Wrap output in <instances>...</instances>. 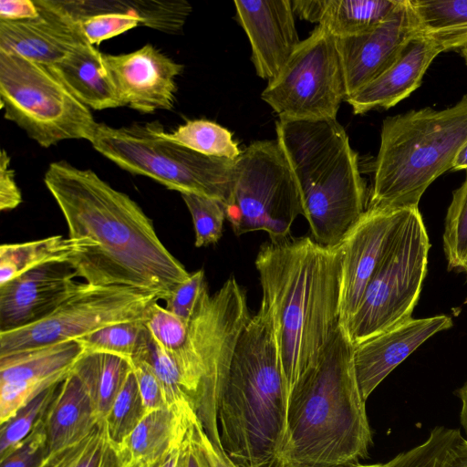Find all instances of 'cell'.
Here are the masks:
<instances>
[{"label":"cell","mask_w":467,"mask_h":467,"mask_svg":"<svg viewBox=\"0 0 467 467\" xmlns=\"http://www.w3.org/2000/svg\"><path fill=\"white\" fill-rule=\"evenodd\" d=\"M44 182L62 213L68 237L78 243L67 264L78 278L92 285L152 292L164 301L190 275L141 207L93 171L54 161Z\"/></svg>","instance_id":"cell-1"},{"label":"cell","mask_w":467,"mask_h":467,"mask_svg":"<svg viewBox=\"0 0 467 467\" xmlns=\"http://www.w3.org/2000/svg\"><path fill=\"white\" fill-rule=\"evenodd\" d=\"M255 267L288 403L340 324V254L337 247L321 246L310 237L287 238L263 244Z\"/></svg>","instance_id":"cell-2"},{"label":"cell","mask_w":467,"mask_h":467,"mask_svg":"<svg viewBox=\"0 0 467 467\" xmlns=\"http://www.w3.org/2000/svg\"><path fill=\"white\" fill-rule=\"evenodd\" d=\"M353 353L348 332L339 324L317 364L290 394L276 465L336 466L368 457L372 432Z\"/></svg>","instance_id":"cell-3"},{"label":"cell","mask_w":467,"mask_h":467,"mask_svg":"<svg viewBox=\"0 0 467 467\" xmlns=\"http://www.w3.org/2000/svg\"><path fill=\"white\" fill-rule=\"evenodd\" d=\"M287 401L273 324L260 306L236 343L218 405L220 441L239 467H275Z\"/></svg>","instance_id":"cell-4"},{"label":"cell","mask_w":467,"mask_h":467,"mask_svg":"<svg viewBox=\"0 0 467 467\" xmlns=\"http://www.w3.org/2000/svg\"><path fill=\"white\" fill-rule=\"evenodd\" d=\"M313 240L337 248L367 209L357 152L337 120L275 123Z\"/></svg>","instance_id":"cell-5"},{"label":"cell","mask_w":467,"mask_h":467,"mask_svg":"<svg viewBox=\"0 0 467 467\" xmlns=\"http://www.w3.org/2000/svg\"><path fill=\"white\" fill-rule=\"evenodd\" d=\"M466 143L467 94L441 109L426 107L386 118L367 207L418 208Z\"/></svg>","instance_id":"cell-6"},{"label":"cell","mask_w":467,"mask_h":467,"mask_svg":"<svg viewBox=\"0 0 467 467\" xmlns=\"http://www.w3.org/2000/svg\"><path fill=\"white\" fill-rule=\"evenodd\" d=\"M245 291L234 275L213 295L207 289L188 324L182 346L168 352L181 389L208 437L221 443L218 405L238 338L250 319Z\"/></svg>","instance_id":"cell-7"},{"label":"cell","mask_w":467,"mask_h":467,"mask_svg":"<svg viewBox=\"0 0 467 467\" xmlns=\"http://www.w3.org/2000/svg\"><path fill=\"white\" fill-rule=\"evenodd\" d=\"M159 121L113 128L98 123L93 148L121 169L150 177L180 193L203 195L229 203L234 161L210 157L165 135Z\"/></svg>","instance_id":"cell-8"},{"label":"cell","mask_w":467,"mask_h":467,"mask_svg":"<svg viewBox=\"0 0 467 467\" xmlns=\"http://www.w3.org/2000/svg\"><path fill=\"white\" fill-rule=\"evenodd\" d=\"M0 101L5 119L41 147L66 140L91 142L98 122L48 67L0 50Z\"/></svg>","instance_id":"cell-9"},{"label":"cell","mask_w":467,"mask_h":467,"mask_svg":"<svg viewBox=\"0 0 467 467\" xmlns=\"http://www.w3.org/2000/svg\"><path fill=\"white\" fill-rule=\"evenodd\" d=\"M225 213L237 236L264 231L274 243L288 238L304 210L296 178L276 139L254 141L235 160Z\"/></svg>","instance_id":"cell-10"},{"label":"cell","mask_w":467,"mask_h":467,"mask_svg":"<svg viewBox=\"0 0 467 467\" xmlns=\"http://www.w3.org/2000/svg\"><path fill=\"white\" fill-rule=\"evenodd\" d=\"M430 248L419 208L410 209L346 328L354 346L412 317L426 276Z\"/></svg>","instance_id":"cell-11"},{"label":"cell","mask_w":467,"mask_h":467,"mask_svg":"<svg viewBox=\"0 0 467 467\" xmlns=\"http://www.w3.org/2000/svg\"><path fill=\"white\" fill-rule=\"evenodd\" d=\"M261 99L285 121L337 119L346 99L337 38L317 25L300 41L285 67L268 82Z\"/></svg>","instance_id":"cell-12"},{"label":"cell","mask_w":467,"mask_h":467,"mask_svg":"<svg viewBox=\"0 0 467 467\" xmlns=\"http://www.w3.org/2000/svg\"><path fill=\"white\" fill-rule=\"evenodd\" d=\"M160 300L152 292L83 282L77 292L44 318L0 332V358L77 340L111 325L142 320L149 306Z\"/></svg>","instance_id":"cell-13"},{"label":"cell","mask_w":467,"mask_h":467,"mask_svg":"<svg viewBox=\"0 0 467 467\" xmlns=\"http://www.w3.org/2000/svg\"><path fill=\"white\" fill-rule=\"evenodd\" d=\"M410 209L367 207L337 246L340 254L339 322L346 328Z\"/></svg>","instance_id":"cell-14"},{"label":"cell","mask_w":467,"mask_h":467,"mask_svg":"<svg viewBox=\"0 0 467 467\" xmlns=\"http://www.w3.org/2000/svg\"><path fill=\"white\" fill-rule=\"evenodd\" d=\"M423 33L410 0H400L389 16L370 30L337 38L346 99L389 69L408 44Z\"/></svg>","instance_id":"cell-15"},{"label":"cell","mask_w":467,"mask_h":467,"mask_svg":"<svg viewBox=\"0 0 467 467\" xmlns=\"http://www.w3.org/2000/svg\"><path fill=\"white\" fill-rule=\"evenodd\" d=\"M467 45V28L423 33L414 37L383 74L345 99L355 114L388 109L408 98L441 52Z\"/></svg>","instance_id":"cell-16"},{"label":"cell","mask_w":467,"mask_h":467,"mask_svg":"<svg viewBox=\"0 0 467 467\" xmlns=\"http://www.w3.org/2000/svg\"><path fill=\"white\" fill-rule=\"evenodd\" d=\"M85 353L71 340L0 358V424L39 393L60 384Z\"/></svg>","instance_id":"cell-17"},{"label":"cell","mask_w":467,"mask_h":467,"mask_svg":"<svg viewBox=\"0 0 467 467\" xmlns=\"http://www.w3.org/2000/svg\"><path fill=\"white\" fill-rule=\"evenodd\" d=\"M103 57L123 106L141 113L173 108L175 79L183 65L151 44L130 53Z\"/></svg>","instance_id":"cell-18"},{"label":"cell","mask_w":467,"mask_h":467,"mask_svg":"<svg viewBox=\"0 0 467 467\" xmlns=\"http://www.w3.org/2000/svg\"><path fill=\"white\" fill-rule=\"evenodd\" d=\"M36 1L40 12L37 17L0 19V50L50 67L88 41L64 1Z\"/></svg>","instance_id":"cell-19"},{"label":"cell","mask_w":467,"mask_h":467,"mask_svg":"<svg viewBox=\"0 0 467 467\" xmlns=\"http://www.w3.org/2000/svg\"><path fill=\"white\" fill-rule=\"evenodd\" d=\"M234 5L235 19L250 42L256 75L271 82L300 43L291 0H237Z\"/></svg>","instance_id":"cell-20"},{"label":"cell","mask_w":467,"mask_h":467,"mask_svg":"<svg viewBox=\"0 0 467 467\" xmlns=\"http://www.w3.org/2000/svg\"><path fill=\"white\" fill-rule=\"evenodd\" d=\"M67 264H47L0 285V332L24 327L53 312L77 292V281Z\"/></svg>","instance_id":"cell-21"},{"label":"cell","mask_w":467,"mask_h":467,"mask_svg":"<svg viewBox=\"0 0 467 467\" xmlns=\"http://www.w3.org/2000/svg\"><path fill=\"white\" fill-rule=\"evenodd\" d=\"M449 316L410 318L354 346V367L365 400L383 379L427 339L452 327Z\"/></svg>","instance_id":"cell-22"},{"label":"cell","mask_w":467,"mask_h":467,"mask_svg":"<svg viewBox=\"0 0 467 467\" xmlns=\"http://www.w3.org/2000/svg\"><path fill=\"white\" fill-rule=\"evenodd\" d=\"M95 377L96 355L85 353L60 383L44 416L49 454L81 441L99 421Z\"/></svg>","instance_id":"cell-23"},{"label":"cell","mask_w":467,"mask_h":467,"mask_svg":"<svg viewBox=\"0 0 467 467\" xmlns=\"http://www.w3.org/2000/svg\"><path fill=\"white\" fill-rule=\"evenodd\" d=\"M48 67L88 108L102 110L123 106L103 54L95 46L80 45Z\"/></svg>","instance_id":"cell-24"},{"label":"cell","mask_w":467,"mask_h":467,"mask_svg":"<svg viewBox=\"0 0 467 467\" xmlns=\"http://www.w3.org/2000/svg\"><path fill=\"white\" fill-rule=\"evenodd\" d=\"M193 412L196 410L189 401L148 412L119 447L130 466L145 467L161 457Z\"/></svg>","instance_id":"cell-25"},{"label":"cell","mask_w":467,"mask_h":467,"mask_svg":"<svg viewBox=\"0 0 467 467\" xmlns=\"http://www.w3.org/2000/svg\"><path fill=\"white\" fill-rule=\"evenodd\" d=\"M78 250L75 239L54 235L0 246V285L47 264H68Z\"/></svg>","instance_id":"cell-26"},{"label":"cell","mask_w":467,"mask_h":467,"mask_svg":"<svg viewBox=\"0 0 467 467\" xmlns=\"http://www.w3.org/2000/svg\"><path fill=\"white\" fill-rule=\"evenodd\" d=\"M400 0H324L319 26L336 38L363 34L385 20Z\"/></svg>","instance_id":"cell-27"},{"label":"cell","mask_w":467,"mask_h":467,"mask_svg":"<svg viewBox=\"0 0 467 467\" xmlns=\"http://www.w3.org/2000/svg\"><path fill=\"white\" fill-rule=\"evenodd\" d=\"M38 467H130L121 450L108 438L105 420L84 439L50 453Z\"/></svg>","instance_id":"cell-28"},{"label":"cell","mask_w":467,"mask_h":467,"mask_svg":"<svg viewBox=\"0 0 467 467\" xmlns=\"http://www.w3.org/2000/svg\"><path fill=\"white\" fill-rule=\"evenodd\" d=\"M150 338L142 320H138L111 325L75 341L86 353L109 354L130 363L146 348Z\"/></svg>","instance_id":"cell-29"},{"label":"cell","mask_w":467,"mask_h":467,"mask_svg":"<svg viewBox=\"0 0 467 467\" xmlns=\"http://www.w3.org/2000/svg\"><path fill=\"white\" fill-rule=\"evenodd\" d=\"M166 137L201 154L236 160L242 150L226 128L207 119L188 120Z\"/></svg>","instance_id":"cell-30"},{"label":"cell","mask_w":467,"mask_h":467,"mask_svg":"<svg viewBox=\"0 0 467 467\" xmlns=\"http://www.w3.org/2000/svg\"><path fill=\"white\" fill-rule=\"evenodd\" d=\"M147 413L131 368L122 389L105 419L110 442L120 447Z\"/></svg>","instance_id":"cell-31"},{"label":"cell","mask_w":467,"mask_h":467,"mask_svg":"<svg viewBox=\"0 0 467 467\" xmlns=\"http://www.w3.org/2000/svg\"><path fill=\"white\" fill-rule=\"evenodd\" d=\"M442 241L448 269L467 273V177L452 193Z\"/></svg>","instance_id":"cell-32"},{"label":"cell","mask_w":467,"mask_h":467,"mask_svg":"<svg viewBox=\"0 0 467 467\" xmlns=\"http://www.w3.org/2000/svg\"><path fill=\"white\" fill-rule=\"evenodd\" d=\"M59 385L52 386L42 391L18 410L9 420L1 423L0 459L25 440L44 417Z\"/></svg>","instance_id":"cell-33"},{"label":"cell","mask_w":467,"mask_h":467,"mask_svg":"<svg viewBox=\"0 0 467 467\" xmlns=\"http://www.w3.org/2000/svg\"><path fill=\"white\" fill-rule=\"evenodd\" d=\"M192 219L196 247L216 244L223 235L225 207L218 200L195 193H181Z\"/></svg>","instance_id":"cell-34"},{"label":"cell","mask_w":467,"mask_h":467,"mask_svg":"<svg viewBox=\"0 0 467 467\" xmlns=\"http://www.w3.org/2000/svg\"><path fill=\"white\" fill-rule=\"evenodd\" d=\"M96 355V408L99 420L106 419L114 400L122 389L131 371L130 363L119 357Z\"/></svg>","instance_id":"cell-35"},{"label":"cell","mask_w":467,"mask_h":467,"mask_svg":"<svg viewBox=\"0 0 467 467\" xmlns=\"http://www.w3.org/2000/svg\"><path fill=\"white\" fill-rule=\"evenodd\" d=\"M425 33L467 28V0H410Z\"/></svg>","instance_id":"cell-36"},{"label":"cell","mask_w":467,"mask_h":467,"mask_svg":"<svg viewBox=\"0 0 467 467\" xmlns=\"http://www.w3.org/2000/svg\"><path fill=\"white\" fill-rule=\"evenodd\" d=\"M132 5L142 26L167 33L181 30L192 11L190 3L185 0H137L132 1Z\"/></svg>","instance_id":"cell-37"},{"label":"cell","mask_w":467,"mask_h":467,"mask_svg":"<svg viewBox=\"0 0 467 467\" xmlns=\"http://www.w3.org/2000/svg\"><path fill=\"white\" fill-rule=\"evenodd\" d=\"M456 429L434 427L420 444L399 453L384 467H439Z\"/></svg>","instance_id":"cell-38"},{"label":"cell","mask_w":467,"mask_h":467,"mask_svg":"<svg viewBox=\"0 0 467 467\" xmlns=\"http://www.w3.org/2000/svg\"><path fill=\"white\" fill-rule=\"evenodd\" d=\"M153 302L146 309L142 322L152 338L171 353L184 343L188 324L183 319Z\"/></svg>","instance_id":"cell-39"},{"label":"cell","mask_w":467,"mask_h":467,"mask_svg":"<svg viewBox=\"0 0 467 467\" xmlns=\"http://www.w3.org/2000/svg\"><path fill=\"white\" fill-rule=\"evenodd\" d=\"M207 289L204 270L201 268L173 287L164 299V307L189 323Z\"/></svg>","instance_id":"cell-40"},{"label":"cell","mask_w":467,"mask_h":467,"mask_svg":"<svg viewBox=\"0 0 467 467\" xmlns=\"http://www.w3.org/2000/svg\"><path fill=\"white\" fill-rule=\"evenodd\" d=\"M48 455L43 417L25 440L0 459V467H38Z\"/></svg>","instance_id":"cell-41"},{"label":"cell","mask_w":467,"mask_h":467,"mask_svg":"<svg viewBox=\"0 0 467 467\" xmlns=\"http://www.w3.org/2000/svg\"><path fill=\"white\" fill-rule=\"evenodd\" d=\"M130 366L147 412L169 407L161 382L150 362L138 357L130 361Z\"/></svg>","instance_id":"cell-42"},{"label":"cell","mask_w":467,"mask_h":467,"mask_svg":"<svg viewBox=\"0 0 467 467\" xmlns=\"http://www.w3.org/2000/svg\"><path fill=\"white\" fill-rule=\"evenodd\" d=\"M22 202V194L16 184L10 157L5 149L0 155V210L10 211Z\"/></svg>","instance_id":"cell-43"},{"label":"cell","mask_w":467,"mask_h":467,"mask_svg":"<svg viewBox=\"0 0 467 467\" xmlns=\"http://www.w3.org/2000/svg\"><path fill=\"white\" fill-rule=\"evenodd\" d=\"M193 429L205 467H239L226 454L222 444L214 442L208 437L198 416L194 420Z\"/></svg>","instance_id":"cell-44"},{"label":"cell","mask_w":467,"mask_h":467,"mask_svg":"<svg viewBox=\"0 0 467 467\" xmlns=\"http://www.w3.org/2000/svg\"><path fill=\"white\" fill-rule=\"evenodd\" d=\"M197 415L193 412L188 424L175 439L170 449L159 459L145 467H186L187 447L192 422Z\"/></svg>","instance_id":"cell-45"},{"label":"cell","mask_w":467,"mask_h":467,"mask_svg":"<svg viewBox=\"0 0 467 467\" xmlns=\"http://www.w3.org/2000/svg\"><path fill=\"white\" fill-rule=\"evenodd\" d=\"M39 7L36 0H1V20L33 19L39 16Z\"/></svg>","instance_id":"cell-46"},{"label":"cell","mask_w":467,"mask_h":467,"mask_svg":"<svg viewBox=\"0 0 467 467\" xmlns=\"http://www.w3.org/2000/svg\"><path fill=\"white\" fill-rule=\"evenodd\" d=\"M439 467H467V439L456 429Z\"/></svg>","instance_id":"cell-47"},{"label":"cell","mask_w":467,"mask_h":467,"mask_svg":"<svg viewBox=\"0 0 467 467\" xmlns=\"http://www.w3.org/2000/svg\"><path fill=\"white\" fill-rule=\"evenodd\" d=\"M291 5L294 14L300 19L319 24L324 0H291Z\"/></svg>","instance_id":"cell-48"},{"label":"cell","mask_w":467,"mask_h":467,"mask_svg":"<svg viewBox=\"0 0 467 467\" xmlns=\"http://www.w3.org/2000/svg\"><path fill=\"white\" fill-rule=\"evenodd\" d=\"M197 416L198 415L194 417L190 429L187 447L186 467H205L203 457L200 446L197 442L193 429V422Z\"/></svg>","instance_id":"cell-49"},{"label":"cell","mask_w":467,"mask_h":467,"mask_svg":"<svg viewBox=\"0 0 467 467\" xmlns=\"http://www.w3.org/2000/svg\"><path fill=\"white\" fill-rule=\"evenodd\" d=\"M456 395L462 402L460 421L467 439V381L456 390Z\"/></svg>","instance_id":"cell-50"},{"label":"cell","mask_w":467,"mask_h":467,"mask_svg":"<svg viewBox=\"0 0 467 467\" xmlns=\"http://www.w3.org/2000/svg\"><path fill=\"white\" fill-rule=\"evenodd\" d=\"M453 171L467 170V143L457 154L454 163L452 165Z\"/></svg>","instance_id":"cell-51"},{"label":"cell","mask_w":467,"mask_h":467,"mask_svg":"<svg viewBox=\"0 0 467 467\" xmlns=\"http://www.w3.org/2000/svg\"><path fill=\"white\" fill-rule=\"evenodd\" d=\"M275 467H384V463L363 464V463L358 462V463L336 465V466H307V465L278 464Z\"/></svg>","instance_id":"cell-52"},{"label":"cell","mask_w":467,"mask_h":467,"mask_svg":"<svg viewBox=\"0 0 467 467\" xmlns=\"http://www.w3.org/2000/svg\"><path fill=\"white\" fill-rule=\"evenodd\" d=\"M460 50H461V54H462L463 59L467 65V45L464 46L463 47H462Z\"/></svg>","instance_id":"cell-53"},{"label":"cell","mask_w":467,"mask_h":467,"mask_svg":"<svg viewBox=\"0 0 467 467\" xmlns=\"http://www.w3.org/2000/svg\"><path fill=\"white\" fill-rule=\"evenodd\" d=\"M464 303H465V304H467V297H466V299L464 300Z\"/></svg>","instance_id":"cell-54"},{"label":"cell","mask_w":467,"mask_h":467,"mask_svg":"<svg viewBox=\"0 0 467 467\" xmlns=\"http://www.w3.org/2000/svg\"><path fill=\"white\" fill-rule=\"evenodd\" d=\"M467 274V273H466Z\"/></svg>","instance_id":"cell-55"}]
</instances>
